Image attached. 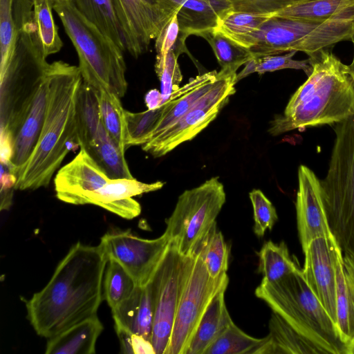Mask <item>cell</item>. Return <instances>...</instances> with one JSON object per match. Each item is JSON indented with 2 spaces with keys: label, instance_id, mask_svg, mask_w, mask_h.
Returning a JSON list of instances; mask_svg holds the SVG:
<instances>
[{
  "label": "cell",
  "instance_id": "obj_1",
  "mask_svg": "<svg viewBox=\"0 0 354 354\" xmlns=\"http://www.w3.org/2000/svg\"><path fill=\"white\" fill-rule=\"evenodd\" d=\"M107 263L100 245L77 242L71 247L48 283L26 303L27 318L38 335L51 338L97 315Z\"/></svg>",
  "mask_w": 354,
  "mask_h": 354
},
{
  "label": "cell",
  "instance_id": "obj_2",
  "mask_svg": "<svg viewBox=\"0 0 354 354\" xmlns=\"http://www.w3.org/2000/svg\"><path fill=\"white\" fill-rule=\"evenodd\" d=\"M48 102L43 128L30 158L17 176L15 189H37L48 185L71 149L79 146L75 100L82 81L78 66L63 61L50 64Z\"/></svg>",
  "mask_w": 354,
  "mask_h": 354
},
{
  "label": "cell",
  "instance_id": "obj_3",
  "mask_svg": "<svg viewBox=\"0 0 354 354\" xmlns=\"http://www.w3.org/2000/svg\"><path fill=\"white\" fill-rule=\"evenodd\" d=\"M312 71L290 97L283 115L271 122L277 136L295 129L345 120L354 114V79L328 48L308 55Z\"/></svg>",
  "mask_w": 354,
  "mask_h": 354
},
{
  "label": "cell",
  "instance_id": "obj_4",
  "mask_svg": "<svg viewBox=\"0 0 354 354\" xmlns=\"http://www.w3.org/2000/svg\"><path fill=\"white\" fill-rule=\"evenodd\" d=\"M255 295L318 345L325 354L348 353V345L342 340L336 324L308 286L302 269L274 282L261 280Z\"/></svg>",
  "mask_w": 354,
  "mask_h": 354
},
{
  "label": "cell",
  "instance_id": "obj_5",
  "mask_svg": "<svg viewBox=\"0 0 354 354\" xmlns=\"http://www.w3.org/2000/svg\"><path fill=\"white\" fill-rule=\"evenodd\" d=\"M46 57L32 19L18 30L14 50L0 70V129L13 139L48 74Z\"/></svg>",
  "mask_w": 354,
  "mask_h": 354
},
{
  "label": "cell",
  "instance_id": "obj_6",
  "mask_svg": "<svg viewBox=\"0 0 354 354\" xmlns=\"http://www.w3.org/2000/svg\"><path fill=\"white\" fill-rule=\"evenodd\" d=\"M78 55L82 80L122 98L127 89L123 52L85 19L68 0H52Z\"/></svg>",
  "mask_w": 354,
  "mask_h": 354
},
{
  "label": "cell",
  "instance_id": "obj_7",
  "mask_svg": "<svg viewBox=\"0 0 354 354\" xmlns=\"http://www.w3.org/2000/svg\"><path fill=\"white\" fill-rule=\"evenodd\" d=\"M326 176L320 180L324 209L344 255L354 261V114L335 123Z\"/></svg>",
  "mask_w": 354,
  "mask_h": 354
},
{
  "label": "cell",
  "instance_id": "obj_8",
  "mask_svg": "<svg viewBox=\"0 0 354 354\" xmlns=\"http://www.w3.org/2000/svg\"><path fill=\"white\" fill-rule=\"evenodd\" d=\"M354 36V7L326 19L272 16L255 32L254 57L301 51L309 55Z\"/></svg>",
  "mask_w": 354,
  "mask_h": 354
},
{
  "label": "cell",
  "instance_id": "obj_9",
  "mask_svg": "<svg viewBox=\"0 0 354 354\" xmlns=\"http://www.w3.org/2000/svg\"><path fill=\"white\" fill-rule=\"evenodd\" d=\"M225 202L224 187L217 176L179 196L165 221V232L181 254L192 255L198 243L216 223Z\"/></svg>",
  "mask_w": 354,
  "mask_h": 354
},
{
  "label": "cell",
  "instance_id": "obj_10",
  "mask_svg": "<svg viewBox=\"0 0 354 354\" xmlns=\"http://www.w3.org/2000/svg\"><path fill=\"white\" fill-rule=\"evenodd\" d=\"M194 261L171 241L149 282L155 300L151 342L156 354H166L176 313Z\"/></svg>",
  "mask_w": 354,
  "mask_h": 354
},
{
  "label": "cell",
  "instance_id": "obj_11",
  "mask_svg": "<svg viewBox=\"0 0 354 354\" xmlns=\"http://www.w3.org/2000/svg\"><path fill=\"white\" fill-rule=\"evenodd\" d=\"M236 75L221 70L211 89L176 123L142 145V150L158 158L193 139L215 119L235 93Z\"/></svg>",
  "mask_w": 354,
  "mask_h": 354
},
{
  "label": "cell",
  "instance_id": "obj_12",
  "mask_svg": "<svg viewBox=\"0 0 354 354\" xmlns=\"http://www.w3.org/2000/svg\"><path fill=\"white\" fill-rule=\"evenodd\" d=\"M194 264L176 313L166 354H185L192 337L209 304L220 291L226 290L227 273L212 278L198 252H194Z\"/></svg>",
  "mask_w": 354,
  "mask_h": 354
},
{
  "label": "cell",
  "instance_id": "obj_13",
  "mask_svg": "<svg viewBox=\"0 0 354 354\" xmlns=\"http://www.w3.org/2000/svg\"><path fill=\"white\" fill-rule=\"evenodd\" d=\"M170 243L165 232L156 239H147L130 230H114L102 236L99 245L108 260L118 262L136 285L142 286L151 280Z\"/></svg>",
  "mask_w": 354,
  "mask_h": 354
},
{
  "label": "cell",
  "instance_id": "obj_14",
  "mask_svg": "<svg viewBox=\"0 0 354 354\" xmlns=\"http://www.w3.org/2000/svg\"><path fill=\"white\" fill-rule=\"evenodd\" d=\"M339 246L333 236L312 240L304 253L302 273L308 286L336 324V263Z\"/></svg>",
  "mask_w": 354,
  "mask_h": 354
},
{
  "label": "cell",
  "instance_id": "obj_15",
  "mask_svg": "<svg viewBox=\"0 0 354 354\" xmlns=\"http://www.w3.org/2000/svg\"><path fill=\"white\" fill-rule=\"evenodd\" d=\"M109 180L85 149H80L71 162L58 170L54 179L56 196L66 203L86 205Z\"/></svg>",
  "mask_w": 354,
  "mask_h": 354
},
{
  "label": "cell",
  "instance_id": "obj_16",
  "mask_svg": "<svg viewBox=\"0 0 354 354\" xmlns=\"http://www.w3.org/2000/svg\"><path fill=\"white\" fill-rule=\"evenodd\" d=\"M298 183L297 222L301 245L304 252L312 240L333 236L322 204L320 180L309 167L301 165L298 169Z\"/></svg>",
  "mask_w": 354,
  "mask_h": 354
},
{
  "label": "cell",
  "instance_id": "obj_17",
  "mask_svg": "<svg viewBox=\"0 0 354 354\" xmlns=\"http://www.w3.org/2000/svg\"><path fill=\"white\" fill-rule=\"evenodd\" d=\"M128 23L136 48L137 57L147 52L175 14L176 6L169 0H115Z\"/></svg>",
  "mask_w": 354,
  "mask_h": 354
},
{
  "label": "cell",
  "instance_id": "obj_18",
  "mask_svg": "<svg viewBox=\"0 0 354 354\" xmlns=\"http://www.w3.org/2000/svg\"><path fill=\"white\" fill-rule=\"evenodd\" d=\"M88 21L110 39L123 53L137 57L127 21L115 0H68Z\"/></svg>",
  "mask_w": 354,
  "mask_h": 354
},
{
  "label": "cell",
  "instance_id": "obj_19",
  "mask_svg": "<svg viewBox=\"0 0 354 354\" xmlns=\"http://www.w3.org/2000/svg\"><path fill=\"white\" fill-rule=\"evenodd\" d=\"M165 183H145L133 178L110 179L92 195L88 204L101 207L122 218L131 219L141 212V207L133 196L161 189Z\"/></svg>",
  "mask_w": 354,
  "mask_h": 354
},
{
  "label": "cell",
  "instance_id": "obj_20",
  "mask_svg": "<svg viewBox=\"0 0 354 354\" xmlns=\"http://www.w3.org/2000/svg\"><path fill=\"white\" fill-rule=\"evenodd\" d=\"M48 93L46 75L14 138L13 154L9 169L17 178L37 145L45 120Z\"/></svg>",
  "mask_w": 354,
  "mask_h": 354
},
{
  "label": "cell",
  "instance_id": "obj_21",
  "mask_svg": "<svg viewBox=\"0 0 354 354\" xmlns=\"http://www.w3.org/2000/svg\"><path fill=\"white\" fill-rule=\"evenodd\" d=\"M154 310V294L151 283L136 286L127 299L111 309L115 327L140 335L151 342Z\"/></svg>",
  "mask_w": 354,
  "mask_h": 354
},
{
  "label": "cell",
  "instance_id": "obj_22",
  "mask_svg": "<svg viewBox=\"0 0 354 354\" xmlns=\"http://www.w3.org/2000/svg\"><path fill=\"white\" fill-rule=\"evenodd\" d=\"M232 10L229 0H183L176 14L185 35L201 36L216 29L221 18Z\"/></svg>",
  "mask_w": 354,
  "mask_h": 354
},
{
  "label": "cell",
  "instance_id": "obj_23",
  "mask_svg": "<svg viewBox=\"0 0 354 354\" xmlns=\"http://www.w3.org/2000/svg\"><path fill=\"white\" fill-rule=\"evenodd\" d=\"M268 328L269 333L265 342L254 354L324 353L318 345L298 332L276 313L272 314Z\"/></svg>",
  "mask_w": 354,
  "mask_h": 354
},
{
  "label": "cell",
  "instance_id": "obj_24",
  "mask_svg": "<svg viewBox=\"0 0 354 354\" xmlns=\"http://www.w3.org/2000/svg\"><path fill=\"white\" fill-rule=\"evenodd\" d=\"M337 321L342 340L348 345L354 340V261L338 252L336 263Z\"/></svg>",
  "mask_w": 354,
  "mask_h": 354
},
{
  "label": "cell",
  "instance_id": "obj_25",
  "mask_svg": "<svg viewBox=\"0 0 354 354\" xmlns=\"http://www.w3.org/2000/svg\"><path fill=\"white\" fill-rule=\"evenodd\" d=\"M104 327L97 315L49 338L46 354H93L96 341Z\"/></svg>",
  "mask_w": 354,
  "mask_h": 354
},
{
  "label": "cell",
  "instance_id": "obj_26",
  "mask_svg": "<svg viewBox=\"0 0 354 354\" xmlns=\"http://www.w3.org/2000/svg\"><path fill=\"white\" fill-rule=\"evenodd\" d=\"M225 291L218 292L209 304L185 354H204L208 347L233 322L225 305Z\"/></svg>",
  "mask_w": 354,
  "mask_h": 354
},
{
  "label": "cell",
  "instance_id": "obj_27",
  "mask_svg": "<svg viewBox=\"0 0 354 354\" xmlns=\"http://www.w3.org/2000/svg\"><path fill=\"white\" fill-rule=\"evenodd\" d=\"M75 120L79 147L87 149L97 138L102 120L98 91L83 80L76 95Z\"/></svg>",
  "mask_w": 354,
  "mask_h": 354
},
{
  "label": "cell",
  "instance_id": "obj_28",
  "mask_svg": "<svg viewBox=\"0 0 354 354\" xmlns=\"http://www.w3.org/2000/svg\"><path fill=\"white\" fill-rule=\"evenodd\" d=\"M85 151L110 179L133 178L124 151L109 136L102 122L97 138Z\"/></svg>",
  "mask_w": 354,
  "mask_h": 354
},
{
  "label": "cell",
  "instance_id": "obj_29",
  "mask_svg": "<svg viewBox=\"0 0 354 354\" xmlns=\"http://www.w3.org/2000/svg\"><path fill=\"white\" fill-rule=\"evenodd\" d=\"M178 94V91L173 92L170 95V100L156 109H148L140 113L124 110L126 147L142 145L150 139L164 113Z\"/></svg>",
  "mask_w": 354,
  "mask_h": 354
},
{
  "label": "cell",
  "instance_id": "obj_30",
  "mask_svg": "<svg viewBox=\"0 0 354 354\" xmlns=\"http://www.w3.org/2000/svg\"><path fill=\"white\" fill-rule=\"evenodd\" d=\"M272 16L232 10L221 18L216 30L250 49L253 46L255 32Z\"/></svg>",
  "mask_w": 354,
  "mask_h": 354
},
{
  "label": "cell",
  "instance_id": "obj_31",
  "mask_svg": "<svg viewBox=\"0 0 354 354\" xmlns=\"http://www.w3.org/2000/svg\"><path fill=\"white\" fill-rule=\"evenodd\" d=\"M258 272L263 281L274 282L301 269L297 261L290 257L286 244L272 241H266L259 253Z\"/></svg>",
  "mask_w": 354,
  "mask_h": 354
},
{
  "label": "cell",
  "instance_id": "obj_32",
  "mask_svg": "<svg viewBox=\"0 0 354 354\" xmlns=\"http://www.w3.org/2000/svg\"><path fill=\"white\" fill-rule=\"evenodd\" d=\"M210 45L221 70L236 73L237 69L253 58L249 48L243 47L215 29L201 35Z\"/></svg>",
  "mask_w": 354,
  "mask_h": 354
},
{
  "label": "cell",
  "instance_id": "obj_33",
  "mask_svg": "<svg viewBox=\"0 0 354 354\" xmlns=\"http://www.w3.org/2000/svg\"><path fill=\"white\" fill-rule=\"evenodd\" d=\"M198 252L212 278L226 273L228 268L229 249L216 222L196 245L194 252ZM193 252V253H194Z\"/></svg>",
  "mask_w": 354,
  "mask_h": 354
},
{
  "label": "cell",
  "instance_id": "obj_34",
  "mask_svg": "<svg viewBox=\"0 0 354 354\" xmlns=\"http://www.w3.org/2000/svg\"><path fill=\"white\" fill-rule=\"evenodd\" d=\"M102 124L109 136L124 151L125 117L120 98L106 90H97Z\"/></svg>",
  "mask_w": 354,
  "mask_h": 354
},
{
  "label": "cell",
  "instance_id": "obj_35",
  "mask_svg": "<svg viewBox=\"0 0 354 354\" xmlns=\"http://www.w3.org/2000/svg\"><path fill=\"white\" fill-rule=\"evenodd\" d=\"M354 7V0H308L274 15L305 19H326Z\"/></svg>",
  "mask_w": 354,
  "mask_h": 354
},
{
  "label": "cell",
  "instance_id": "obj_36",
  "mask_svg": "<svg viewBox=\"0 0 354 354\" xmlns=\"http://www.w3.org/2000/svg\"><path fill=\"white\" fill-rule=\"evenodd\" d=\"M127 271L114 259H109L103 279V296L111 309L127 299L136 287Z\"/></svg>",
  "mask_w": 354,
  "mask_h": 354
},
{
  "label": "cell",
  "instance_id": "obj_37",
  "mask_svg": "<svg viewBox=\"0 0 354 354\" xmlns=\"http://www.w3.org/2000/svg\"><path fill=\"white\" fill-rule=\"evenodd\" d=\"M52 10V0H33V21L46 57L59 52L63 46Z\"/></svg>",
  "mask_w": 354,
  "mask_h": 354
},
{
  "label": "cell",
  "instance_id": "obj_38",
  "mask_svg": "<svg viewBox=\"0 0 354 354\" xmlns=\"http://www.w3.org/2000/svg\"><path fill=\"white\" fill-rule=\"evenodd\" d=\"M266 337H252L232 322L208 347L204 354H254Z\"/></svg>",
  "mask_w": 354,
  "mask_h": 354
},
{
  "label": "cell",
  "instance_id": "obj_39",
  "mask_svg": "<svg viewBox=\"0 0 354 354\" xmlns=\"http://www.w3.org/2000/svg\"><path fill=\"white\" fill-rule=\"evenodd\" d=\"M296 53V51H290L283 55H274L253 57L245 64V67L241 73L236 75V82L255 72L262 75L266 72L285 68L301 69L308 76L312 71V66L309 64L308 59H293L292 57Z\"/></svg>",
  "mask_w": 354,
  "mask_h": 354
},
{
  "label": "cell",
  "instance_id": "obj_40",
  "mask_svg": "<svg viewBox=\"0 0 354 354\" xmlns=\"http://www.w3.org/2000/svg\"><path fill=\"white\" fill-rule=\"evenodd\" d=\"M178 57L173 51L156 55L155 71L160 81L162 104L169 101L171 93L180 88L183 75Z\"/></svg>",
  "mask_w": 354,
  "mask_h": 354
},
{
  "label": "cell",
  "instance_id": "obj_41",
  "mask_svg": "<svg viewBox=\"0 0 354 354\" xmlns=\"http://www.w3.org/2000/svg\"><path fill=\"white\" fill-rule=\"evenodd\" d=\"M17 36L13 0H0V70L5 67L14 50Z\"/></svg>",
  "mask_w": 354,
  "mask_h": 354
},
{
  "label": "cell",
  "instance_id": "obj_42",
  "mask_svg": "<svg viewBox=\"0 0 354 354\" xmlns=\"http://www.w3.org/2000/svg\"><path fill=\"white\" fill-rule=\"evenodd\" d=\"M254 212V232L258 237L271 230L278 219L276 209L260 189H253L249 194Z\"/></svg>",
  "mask_w": 354,
  "mask_h": 354
},
{
  "label": "cell",
  "instance_id": "obj_43",
  "mask_svg": "<svg viewBox=\"0 0 354 354\" xmlns=\"http://www.w3.org/2000/svg\"><path fill=\"white\" fill-rule=\"evenodd\" d=\"M187 36L180 29L176 14L172 16L156 37L155 48L157 54L163 55L173 51L178 57L187 50L185 41Z\"/></svg>",
  "mask_w": 354,
  "mask_h": 354
},
{
  "label": "cell",
  "instance_id": "obj_44",
  "mask_svg": "<svg viewBox=\"0 0 354 354\" xmlns=\"http://www.w3.org/2000/svg\"><path fill=\"white\" fill-rule=\"evenodd\" d=\"M232 10L257 14L271 15L308 0H229Z\"/></svg>",
  "mask_w": 354,
  "mask_h": 354
},
{
  "label": "cell",
  "instance_id": "obj_45",
  "mask_svg": "<svg viewBox=\"0 0 354 354\" xmlns=\"http://www.w3.org/2000/svg\"><path fill=\"white\" fill-rule=\"evenodd\" d=\"M0 176V209L2 211L8 209L12 205L17 176L8 166L2 163H1Z\"/></svg>",
  "mask_w": 354,
  "mask_h": 354
},
{
  "label": "cell",
  "instance_id": "obj_46",
  "mask_svg": "<svg viewBox=\"0 0 354 354\" xmlns=\"http://www.w3.org/2000/svg\"><path fill=\"white\" fill-rule=\"evenodd\" d=\"M33 0H13V14L17 30L31 21Z\"/></svg>",
  "mask_w": 354,
  "mask_h": 354
},
{
  "label": "cell",
  "instance_id": "obj_47",
  "mask_svg": "<svg viewBox=\"0 0 354 354\" xmlns=\"http://www.w3.org/2000/svg\"><path fill=\"white\" fill-rule=\"evenodd\" d=\"M0 142L1 163L10 167L13 154V137L9 131L0 129Z\"/></svg>",
  "mask_w": 354,
  "mask_h": 354
},
{
  "label": "cell",
  "instance_id": "obj_48",
  "mask_svg": "<svg viewBox=\"0 0 354 354\" xmlns=\"http://www.w3.org/2000/svg\"><path fill=\"white\" fill-rule=\"evenodd\" d=\"M131 345L133 354H156L152 342L140 335L132 333Z\"/></svg>",
  "mask_w": 354,
  "mask_h": 354
},
{
  "label": "cell",
  "instance_id": "obj_49",
  "mask_svg": "<svg viewBox=\"0 0 354 354\" xmlns=\"http://www.w3.org/2000/svg\"><path fill=\"white\" fill-rule=\"evenodd\" d=\"M115 329L120 340L121 352L126 354H133L131 345L132 333L119 327H115Z\"/></svg>",
  "mask_w": 354,
  "mask_h": 354
},
{
  "label": "cell",
  "instance_id": "obj_50",
  "mask_svg": "<svg viewBox=\"0 0 354 354\" xmlns=\"http://www.w3.org/2000/svg\"><path fill=\"white\" fill-rule=\"evenodd\" d=\"M145 103L148 109H153L162 105L161 93L156 89L150 90L145 95Z\"/></svg>",
  "mask_w": 354,
  "mask_h": 354
},
{
  "label": "cell",
  "instance_id": "obj_51",
  "mask_svg": "<svg viewBox=\"0 0 354 354\" xmlns=\"http://www.w3.org/2000/svg\"><path fill=\"white\" fill-rule=\"evenodd\" d=\"M351 41L353 42L354 46V36L353 37ZM348 71L350 75L354 79V53L351 63L349 65H348Z\"/></svg>",
  "mask_w": 354,
  "mask_h": 354
},
{
  "label": "cell",
  "instance_id": "obj_52",
  "mask_svg": "<svg viewBox=\"0 0 354 354\" xmlns=\"http://www.w3.org/2000/svg\"><path fill=\"white\" fill-rule=\"evenodd\" d=\"M348 354H354V340L349 344Z\"/></svg>",
  "mask_w": 354,
  "mask_h": 354
}]
</instances>
